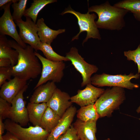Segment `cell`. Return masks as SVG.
Listing matches in <instances>:
<instances>
[{"label": "cell", "instance_id": "ba28073f", "mask_svg": "<svg viewBox=\"0 0 140 140\" xmlns=\"http://www.w3.org/2000/svg\"><path fill=\"white\" fill-rule=\"evenodd\" d=\"M66 57L70 60L75 69L81 74L82 78L81 87L91 83V76L98 71V68L86 61L79 54L78 49L75 47H72L70 51L66 53Z\"/></svg>", "mask_w": 140, "mask_h": 140}, {"label": "cell", "instance_id": "277c9868", "mask_svg": "<svg viewBox=\"0 0 140 140\" xmlns=\"http://www.w3.org/2000/svg\"><path fill=\"white\" fill-rule=\"evenodd\" d=\"M140 74L134 75L130 73L128 75L117 74L111 75L104 73L100 74H96L91 78V83L97 87L104 86L117 87L129 89L137 88L139 85L131 83L130 80L133 78H139Z\"/></svg>", "mask_w": 140, "mask_h": 140}, {"label": "cell", "instance_id": "8d00e7d4", "mask_svg": "<svg viewBox=\"0 0 140 140\" xmlns=\"http://www.w3.org/2000/svg\"></svg>", "mask_w": 140, "mask_h": 140}, {"label": "cell", "instance_id": "ffe728a7", "mask_svg": "<svg viewBox=\"0 0 140 140\" xmlns=\"http://www.w3.org/2000/svg\"><path fill=\"white\" fill-rule=\"evenodd\" d=\"M13 49L9 44L5 35L0 34V59H10L12 66L16 65L19 56L18 51Z\"/></svg>", "mask_w": 140, "mask_h": 140}, {"label": "cell", "instance_id": "44dd1931", "mask_svg": "<svg viewBox=\"0 0 140 140\" xmlns=\"http://www.w3.org/2000/svg\"><path fill=\"white\" fill-rule=\"evenodd\" d=\"M61 117L47 107L42 117L40 126L50 133L59 123Z\"/></svg>", "mask_w": 140, "mask_h": 140}, {"label": "cell", "instance_id": "5bb4252c", "mask_svg": "<svg viewBox=\"0 0 140 140\" xmlns=\"http://www.w3.org/2000/svg\"><path fill=\"white\" fill-rule=\"evenodd\" d=\"M27 85V81L14 77L1 87L0 97L11 104L13 99Z\"/></svg>", "mask_w": 140, "mask_h": 140}, {"label": "cell", "instance_id": "7a4b0ae2", "mask_svg": "<svg viewBox=\"0 0 140 140\" xmlns=\"http://www.w3.org/2000/svg\"><path fill=\"white\" fill-rule=\"evenodd\" d=\"M88 12L97 14L98 18L95 22L98 28L111 30H120L125 26L124 17L129 12L125 9L111 5L108 1L92 6Z\"/></svg>", "mask_w": 140, "mask_h": 140}, {"label": "cell", "instance_id": "603a6c76", "mask_svg": "<svg viewBox=\"0 0 140 140\" xmlns=\"http://www.w3.org/2000/svg\"><path fill=\"white\" fill-rule=\"evenodd\" d=\"M77 112L78 119L82 121H97L100 117L94 103L81 107Z\"/></svg>", "mask_w": 140, "mask_h": 140}, {"label": "cell", "instance_id": "4dcf8cb0", "mask_svg": "<svg viewBox=\"0 0 140 140\" xmlns=\"http://www.w3.org/2000/svg\"><path fill=\"white\" fill-rule=\"evenodd\" d=\"M11 62L10 59L5 58L0 59V67H11Z\"/></svg>", "mask_w": 140, "mask_h": 140}, {"label": "cell", "instance_id": "9a60e30c", "mask_svg": "<svg viewBox=\"0 0 140 140\" xmlns=\"http://www.w3.org/2000/svg\"><path fill=\"white\" fill-rule=\"evenodd\" d=\"M76 112V109L74 106H72L68 109L57 125L49 134L46 140H56L65 133L71 126Z\"/></svg>", "mask_w": 140, "mask_h": 140}, {"label": "cell", "instance_id": "52a82bcc", "mask_svg": "<svg viewBox=\"0 0 140 140\" xmlns=\"http://www.w3.org/2000/svg\"><path fill=\"white\" fill-rule=\"evenodd\" d=\"M4 123L5 129L21 140H46L50 134L40 126L24 128L9 119Z\"/></svg>", "mask_w": 140, "mask_h": 140}, {"label": "cell", "instance_id": "6da1fadb", "mask_svg": "<svg viewBox=\"0 0 140 140\" xmlns=\"http://www.w3.org/2000/svg\"><path fill=\"white\" fill-rule=\"evenodd\" d=\"M9 42L19 53L17 64L10 67L12 76L26 81L36 78L41 74L42 67L33 48L29 45L24 48L13 40H9Z\"/></svg>", "mask_w": 140, "mask_h": 140}, {"label": "cell", "instance_id": "f546056e", "mask_svg": "<svg viewBox=\"0 0 140 140\" xmlns=\"http://www.w3.org/2000/svg\"><path fill=\"white\" fill-rule=\"evenodd\" d=\"M12 76L10 71V67H0V87L8 80H10Z\"/></svg>", "mask_w": 140, "mask_h": 140}, {"label": "cell", "instance_id": "d590c367", "mask_svg": "<svg viewBox=\"0 0 140 140\" xmlns=\"http://www.w3.org/2000/svg\"><path fill=\"white\" fill-rule=\"evenodd\" d=\"M105 140H110V139L109 138H108L107 139H106Z\"/></svg>", "mask_w": 140, "mask_h": 140}, {"label": "cell", "instance_id": "d6a6232c", "mask_svg": "<svg viewBox=\"0 0 140 140\" xmlns=\"http://www.w3.org/2000/svg\"><path fill=\"white\" fill-rule=\"evenodd\" d=\"M3 119L0 118V140H3L2 135L5 129L4 123L3 122Z\"/></svg>", "mask_w": 140, "mask_h": 140}, {"label": "cell", "instance_id": "e575fe53", "mask_svg": "<svg viewBox=\"0 0 140 140\" xmlns=\"http://www.w3.org/2000/svg\"><path fill=\"white\" fill-rule=\"evenodd\" d=\"M136 111L138 113H140V105L137 109Z\"/></svg>", "mask_w": 140, "mask_h": 140}, {"label": "cell", "instance_id": "4fadbf2b", "mask_svg": "<svg viewBox=\"0 0 140 140\" xmlns=\"http://www.w3.org/2000/svg\"><path fill=\"white\" fill-rule=\"evenodd\" d=\"M71 98L67 93L57 88L46 104L48 107L61 117L67 110L72 106V103Z\"/></svg>", "mask_w": 140, "mask_h": 140}, {"label": "cell", "instance_id": "2e32d148", "mask_svg": "<svg viewBox=\"0 0 140 140\" xmlns=\"http://www.w3.org/2000/svg\"><path fill=\"white\" fill-rule=\"evenodd\" d=\"M57 88L55 83L53 81H48L39 86L35 89L30 98V102L46 103L51 97Z\"/></svg>", "mask_w": 140, "mask_h": 140}, {"label": "cell", "instance_id": "1f68e13d", "mask_svg": "<svg viewBox=\"0 0 140 140\" xmlns=\"http://www.w3.org/2000/svg\"><path fill=\"white\" fill-rule=\"evenodd\" d=\"M2 137L3 140H21L8 131Z\"/></svg>", "mask_w": 140, "mask_h": 140}, {"label": "cell", "instance_id": "cb8c5ba5", "mask_svg": "<svg viewBox=\"0 0 140 140\" xmlns=\"http://www.w3.org/2000/svg\"><path fill=\"white\" fill-rule=\"evenodd\" d=\"M114 6L125 9L132 13L134 18L140 21V0H124L116 3Z\"/></svg>", "mask_w": 140, "mask_h": 140}, {"label": "cell", "instance_id": "7c38bea8", "mask_svg": "<svg viewBox=\"0 0 140 140\" xmlns=\"http://www.w3.org/2000/svg\"><path fill=\"white\" fill-rule=\"evenodd\" d=\"M104 91V89L89 84L84 89L78 90L77 94L71 97V101L80 107L94 103Z\"/></svg>", "mask_w": 140, "mask_h": 140}, {"label": "cell", "instance_id": "4316f807", "mask_svg": "<svg viewBox=\"0 0 140 140\" xmlns=\"http://www.w3.org/2000/svg\"><path fill=\"white\" fill-rule=\"evenodd\" d=\"M124 55L128 60H132L137 65L138 74L140 73V44L135 50H128L124 52Z\"/></svg>", "mask_w": 140, "mask_h": 140}, {"label": "cell", "instance_id": "3957f363", "mask_svg": "<svg viewBox=\"0 0 140 140\" xmlns=\"http://www.w3.org/2000/svg\"><path fill=\"white\" fill-rule=\"evenodd\" d=\"M124 88L113 87L105 90L94 103L100 117H110L118 109L125 98Z\"/></svg>", "mask_w": 140, "mask_h": 140}, {"label": "cell", "instance_id": "8992f818", "mask_svg": "<svg viewBox=\"0 0 140 140\" xmlns=\"http://www.w3.org/2000/svg\"><path fill=\"white\" fill-rule=\"evenodd\" d=\"M36 55L40 61L42 66L41 75L34 89L51 81L55 83L60 82L64 75L66 65L64 61H54L47 59L36 51Z\"/></svg>", "mask_w": 140, "mask_h": 140}, {"label": "cell", "instance_id": "f1b7e54d", "mask_svg": "<svg viewBox=\"0 0 140 140\" xmlns=\"http://www.w3.org/2000/svg\"><path fill=\"white\" fill-rule=\"evenodd\" d=\"M56 140H80L76 129L71 125L66 131L60 136Z\"/></svg>", "mask_w": 140, "mask_h": 140}, {"label": "cell", "instance_id": "30bf717a", "mask_svg": "<svg viewBox=\"0 0 140 140\" xmlns=\"http://www.w3.org/2000/svg\"><path fill=\"white\" fill-rule=\"evenodd\" d=\"M25 21L22 19L14 21L19 29V35L25 44H27L36 51L41 42L38 34L37 25L31 18L26 17Z\"/></svg>", "mask_w": 140, "mask_h": 140}, {"label": "cell", "instance_id": "e0dca14e", "mask_svg": "<svg viewBox=\"0 0 140 140\" xmlns=\"http://www.w3.org/2000/svg\"><path fill=\"white\" fill-rule=\"evenodd\" d=\"M97 121L85 122L78 119L74 123L80 140H97L95 135Z\"/></svg>", "mask_w": 140, "mask_h": 140}, {"label": "cell", "instance_id": "d4e9b609", "mask_svg": "<svg viewBox=\"0 0 140 140\" xmlns=\"http://www.w3.org/2000/svg\"><path fill=\"white\" fill-rule=\"evenodd\" d=\"M37 50L41 51L46 58L49 60L54 61H70L66 57L61 56L56 53L51 45L41 42L38 45Z\"/></svg>", "mask_w": 140, "mask_h": 140}, {"label": "cell", "instance_id": "8fae6325", "mask_svg": "<svg viewBox=\"0 0 140 140\" xmlns=\"http://www.w3.org/2000/svg\"><path fill=\"white\" fill-rule=\"evenodd\" d=\"M28 88L26 85L12 101L10 119L22 126L26 125L29 121L28 111L24 100L23 94Z\"/></svg>", "mask_w": 140, "mask_h": 140}, {"label": "cell", "instance_id": "9c48e42d", "mask_svg": "<svg viewBox=\"0 0 140 140\" xmlns=\"http://www.w3.org/2000/svg\"><path fill=\"white\" fill-rule=\"evenodd\" d=\"M18 1L13 0L1 8V10L3 9L4 11L0 18V34L10 36L23 48H25L27 45L19 36L10 11L11 4Z\"/></svg>", "mask_w": 140, "mask_h": 140}, {"label": "cell", "instance_id": "d6986e66", "mask_svg": "<svg viewBox=\"0 0 140 140\" xmlns=\"http://www.w3.org/2000/svg\"><path fill=\"white\" fill-rule=\"evenodd\" d=\"M47 107L45 103H28L26 107L29 120L33 126H40L42 117Z\"/></svg>", "mask_w": 140, "mask_h": 140}, {"label": "cell", "instance_id": "ac0fdd59", "mask_svg": "<svg viewBox=\"0 0 140 140\" xmlns=\"http://www.w3.org/2000/svg\"><path fill=\"white\" fill-rule=\"evenodd\" d=\"M36 24L38 29V34L41 42L50 45L58 34L65 31L64 29L57 30L51 29L46 25L43 18L38 19Z\"/></svg>", "mask_w": 140, "mask_h": 140}, {"label": "cell", "instance_id": "484cf974", "mask_svg": "<svg viewBox=\"0 0 140 140\" xmlns=\"http://www.w3.org/2000/svg\"><path fill=\"white\" fill-rule=\"evenodd\" d=\"M27 2V0H20L13 3L12 6L13 12L12 16L14 21L22 19L26 9Z\"/></svg>", "mask_w": 140, "mask_h": 140}, {"label": "cell", "instance_id": "7402d4cb", "mask_svg": "<svg viewBox=\"0 0 140 140\" xmlns=\"http://www.w3.org/2000/svg\"><path fill=\"white\" fill-rule=\"evenodd\" d=\"M56 0H34L30 6L26 9L24 16L31 18L36 23L37 18L39 12L46 5L57 2Z\"/></svg>", "mask_w": 140, "mask_h": 140}, {"label": "cell", "instance_id": "5b68a950", "mask_svg": "<svg viewBox=\"0 0 140 140\" xmlns=\"http://www.w3.org/2000/svg\"><path fill=\"white\" fill-rule=\"evenodd\" d=\"M68 13L73 14L76 17L80 29L79 33L73 38L72 41L78 39L79 35L83 31H86L87 34L83 41V45L88 39L91 38L98 40L101 39L99 31L95 21V19L97 18L95 14H90L88 12L85 14L81 13L75 11L70 7L66 9L60 14L63 15Z\"/></svg>", "mask_w": 140, "mask_h": 140}, {"label": "cell", "instance_id": "83f0119b", "mask_svg": "<svg viewBox=\"0 0 140 140\" xmlns=\"http://www.w3.org/2000/svg\"><path fill=\"white\" fill-rule=\"evenodd\" d=\"M11 104L0 97V118L3 120L10 119L11 108Z\"/></svg>", "mask_w": 140, "mask_h": 140}, {"label": "cell", "instance_id": "836d02e7", "mask_svg": "<svg viewBox=\"0 0 140 140\" xmlns=\"http://www.w3.org/2000/svg\"><path fill=\"white\" fill-rule=\"evenodd\" d=\"M13 0H0V8L6 5L8 3L12 1Z\"/></svg>", "mask_w": 140, "mask_h": 140}]
</instances>
